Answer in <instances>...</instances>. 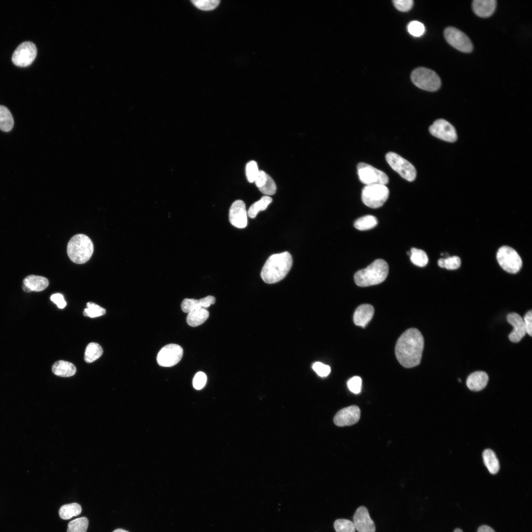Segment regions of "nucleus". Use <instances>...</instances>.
I'll return each instance as SVG.
<instances>
[{
	"label": "nucleus",
	"instance_id": "f257e3e1",
	"mask_svg": "<svg viewBox=\"0 0 532 532\" xmlns=\"http://www.w3.org/2000/svg\"><path fill=\"white\" fill-rule=\"evenodd\" d=\"M424 337L417 329L405 331L398 339L395 354L398 361L404 367L411 368L420 364L424 348Z\"/></svg>",
	"mask_w": 532,
	"mask_h": 532
},
{
	"label": "nucleus",
	"instance_id": "f03ea898",
	"mask_svg": "<svg viewBox=\"0 0 532 532\" xmlns=\"http://www.w3.org/2000/svg\"><path fill=\"white\" fill-rule=\"evenodd\" d=\"M292 263V256L288 252L273 254L268 258L263 267L261 277L266 283L278 282L288 274Z\"/></svg>",
	"mask_w": 532,
	"mask_h": 532
},
{
	"label": "nucleus",
	"instance_id": "7ed1b4c3",
	"mask_svg": "<svg viewBox=\"0 0 532 532\" xmlns=\"http://www.w3.org/2000/svg\"><path fill=\"white\" fill-rule=\"evenodd\" d=\"M389 272V266L384 260L377 259L366 268L358 271L354 275L356 284L360 287H367L383 282Z\"/></svg>",
	"mask_w": 532,
	"mask_h": 532
},
{
	"label": "nucleus",
	"instance_id": "20e7f679",
	"mask_svg": "<svg viewBox=\"0 0 532 532\" xmlns=\"http://www.w3.org/2000/svg\"><path fill=\"white\" fill-rule=\"evenodd\" d=\"M94 251V245L91 239L84 234L73 236L68 242L67 253L73 263L82 264L87 262Z\"/></svg>",
	"mask_w": 532,
	"mask_h": 532
},
{
	"label": "nucleus",
	"instance_id": "39448f33",
	"mask_svg": "<svg viewBox=\"0 0 532 532\" xmlns=\"http://www.w3.org/2000/svg\"><path fill=\"white\" fill-rule=\"evenodd\" d=\"M411 79L415 85L427 91H436L441 86L438 75L434 71L423 67L415 69L411 73Z\"/></svg>",
	"mask_w": 532,
	"mask_h": 532
},
{
	"label": "nucleus",
	"instance_id": "423d86ee",
	"mask_svg": "<svg viewBox=\"0 0 532 532\" xmlns=\"http://www.w3.org/2000/svg\"><path fill=\"white\" fill-rule=\"evenodd\" d=\"M389 195V190L385 185H366L362 190V200L367 206L377 208L383 205Z\"/></svg>",
	"mask_w": 532,
	"mask_h": 532
},
{
	"label": "nucleus",
	"instance_id": "0eeeda50",
	"mask_svg": "<svg viewBox=\"0 0 532 532\" xmlns=\"http://www.w3.org/2000/svg\"><path fill=\"white\" fill-rule=\"evenodd\" d=\"M497 259L499 266L509 273H517L522 266V261L519 255L513 248L508 246H503L499 248Z\"/></svg>",
	"mask_w": 532,
	"mask_h": 532
},
{
	"label": "nucleus",
	"instance_id": "6e6552de",
	"mask_svg": "<svg viewBox=\"0 0 532 532\" xmlns=\"http://www.w3.org/2000/svg\"><path fill=\"white\" fill-rule=\"evenodd\" d=\"M386 160L390 166L404 179L411 182L415 180L416 170L414 166L397 153L389 152Z\"/></svg>",
	"mask_w": 532,
	"mask_h": 532
},
{
	"label": "nucleus",
	"instance_id": "1a4fd4ad",
	"mask_svg": "<svg viewBox=\"0 0 532 532\" xmlns=\"http://www.w3.org/2000/svg\"><path fill=\"white\" fill-rule=\"evenodd\" d=\"M357 168L360 180L366 185H386L389 182V177L385 172L369 164L360 163Z\"/></svg>",
	"mask_w": 532,
	"mask_h": 532
},
{
	"label": "nucleus",
	"instance_id": "9d476101",
	"mask_svg": "<svg viewBox=\"0 0 532 532\" xmlns=\"http://www.w3.org/2000/svg\"><path fill=\"white\" fill-rule=\"evenodd\" d=\"M37 49L34 43L26 41L20 43L14 51L12 61L17 66L25 67L30 65L35 59Z\"/></svg>",
	"mask_w": 532,
	"mask_h": 532
},
{
	"label": "nucleus",
	"instance_id": "9b49d317",
	"mask_svg": "<svg viewBox=\"0 0 532 532\" xmlns=\"http://www.w3.org/2000/svg\"><path fill=\"white\" fill-rule=\"evenodd\" d=\"M446 41L455 49L464 53H470L473 49L472 42L468 37L460 30L448 27L444 31Z\"/></svg>",
	"mask_w": 532,
	"mask_h": 532
},
{
	"label": "nucleus",
	"instance_id": "f8f14e48",
	"mask_svg": "<svg viewBox=\"0 0 532 532\" xmlns=\"http://www.w3.org/2000/svg\"><path fill=\"white\" fill-rule=\"evenodd\" d=\"M183 353V349L180 345L169 344L159 351L157 356V361L160 366H172L181 360Z\"/></svg>",
	"mask_w": 532,
	"mask_h": 532
},
{
	"label": "nucleus",
	"instance_id": "ddd939ff",
	"mask_svg": "<svg viewBox=\"0 0 532 532\" xmlns=\"http://www.w3.org/2000/svg\"><path fill=\"white\" fill-rule=\"evenodd\" d=\"M429 131L434 136L448 142H454L457 139L455 128L445 120L435 121L430 127Z\"/></svg>",
	"mask_w": 532,
	"mask_h": 532
},
{
	"label": "nucleus",
	"instance_id": "4468645a",
	"mask_svg": "<svg viewBox=\"0 0 532 532\" xmlns=\"http://www.w3.org/2000/svg\"><path fill=\"white\" fill-rule=\"evenodd\" d=\"M229 221L236 228L242 229L246 227L247 213L243 201L238 200L232 203L229 210Z\"/></svg>",
	"mask_w": 532,
	"mask_h": 532
},
{
	"label": "nucleus",
	"instance_id": "2eb2a0df",
	"mask_svg": "<svg viewBox=\"0 0 532 532\" xmlns=\"http://www.w3.org/2000/svg\"><path fill=\"white\" fill-rule=\"evenodd\" d=\"M360 414L361 411L358 406H349L338 411L333 418V422L339 427L351 426L359 421Z\"/></svg>",
	"mask_w": 532,
	"mask_h": 532
},
{
	"label": "nucleus",
	"instance_id": "dca6fc26",
	"mask_svg": "<svg viewBox=\"0 0 532 532\" xmlns=\"http://www.w3.org/2000/svg\"><path fill=\"white\" fill-rule=\"evenodd\" d=\"M353 523L358 532H375V527L370 518L367 509L361 506L356 510L353 517Z\"/></svg>",
	"mask_w": 532,
	"mask_h": 532
},
{
	"label": "nucleus",
	"instance_id": "f3484780",
	"mask_svg": "<svg viewBox=\"0 0 532 532\" xmlns=\"http://www.w3.org/2000/svg\"><path fill=\"white\" fill-rule=\"evenodd\" d=\"M507 320L514 327L513 330L509 334V340L515 343L519 342L526 334L523 319L518 313L512 312L507 315Z\"/></svg>",
	"mask_w": 532,
	"mask_h": 532
},
{
	"label": "nucleus",
	"instance_id": "a211bd4d",
	"mask_svg": "<svg viewBox=\"0 0 532 532\" xmlns=\"http://www.w3.org/2000/svg\"><path fill=\"white\" fill-rule=\"evenodd\" d=\"M374 314V308L369 304L360 305L356 309L353 321L357 326L365 328L372 319Z\"/></svg>",
	"mask_w": 532,
	"mask_h": 532
},
{
	"label": "nucleus",
	"instance_id": "6ab92c4d",
	"mask_svg": "<svg viewBox=\"0 0 532 532\" xmlns=\"http://www.w3.org/2000/svg\"><path fill=\"white\" fill-rule=\"evenodd\" d=\"M48 279L43 276L30 275L23 280V290L26 292H39L44 290L48 286Z\"/></svg>",
	"mask_w": 532,
	"mask_h": 532
},
{
	"label": "nucleus",
	"instance_id": "aec40b11",
	"mask_svg": "<svg viewBox=\"0 0 532 532\" xmlns=\"http://www.w3.org/2000/svg\"><path fill=\"white\" fill-rule=\"evenodd\" d=\"M254 182L259 190L266 196L272 195L276 192V186L274 180L263 170H260Z\"/></svg>",
	"mask_w": 532,
	"mask_h": 532
},
{
	"label": "nucleus",
	"instance_id": "412c9836",
	"mask_svg": "<svg viewBox=\"0 0 532 532\" xmlns=\"http://www.w3.org/2000/svg\"><path fill=\"white\" fill-rule=\"evenodd\" d=\"M215 298L212 296H208L200 299H185L181 303V309L184 312L189 313L194 309L208 307L215 303Z\"/></svg>",
	"mask_w": 532,
	"mask_h": 532
},
{
	"label": "nucleus",
	"instance_id": "4be33fe9",
	"mask_svg": "<svg viewBox=\"0 0 532 532\" xmlns=\"http://www.w3.org/2000/svg\"><path fill=\"white\" fill-rule=\"evenodd\" d=\"M497 4L495 0H474L472 7L473 12L482 18H487L494 13Z\"/></svg>",
	"mask_w": 532,
	"mask_h": 532
},
{
	"label": "nucleus",
	"instance_id": "5701e85b",
	"mask_svg": "<svg viewBox=\"0 0 532 532\" xmlns=\"http://www.w3.org/2000/svg\"><path fill=\"white\" fill-rule=\"evenodd\" d=\"M489 380L488 374L484 371H477L470 374L466 380V386L471 391H479L483 389Z\"/></svg>",
	"mask_w": 532,
	"mask_h": 532
},
{
	"label": "nucleus",
	"instance_id": "b1692460",
	"mask_svg": "<svg viewBox=\"0 0 532 532\" xmlns=\"http://www.w3.org/2000/svg\"><path fill=\"white\" fill-rule=\"evenodd\" d=\"M52 372L56 375L61 377H70L76 373L75 366L68 362L63 360L55 362L52 367Z\"/></svg>",
	"mask_w": 532,
	"mask_h": 532
},
{
	"label": "nucleus",
	"instance_id": "393cba45",
	"mask_svg": "<svg viewBox=\"0 0 532 532\" xmlns=\"http://www.w3.org/2000/svg\"><path fill=\"white\" fill-rule=\"evenodd\" d=\"M209 315V312L204 308L194 309L188 313L186 321L190 326H198L207 319Z\"/></svg>",
	"mask_w": 532,
	"mask_h": 532
},
{
	"label": "nucleus",
	"instance_id": "a878e982",
	"mask_svg": "<svg viewBox=\"0 0 532 532\" xmlns=\"http://www.w3.org/2000/svg\"><path fill=\"white\" fill-rule=\"evenodd\" d=\"M484 463L491 474L497 473L499 469V460L495 452L487 449L482 454Z\"/></svg>",
	"mask_w": 532,
	"mask_h": 532
},
{
	"label": "nucleus",
	"instance_id": "bb28decb",
	"mask_svg": "<svg viewBox=\"0 0 532 532\" xmlns=\"http://www.w3.org/2000/svg\"><path fill=\"white\" fill-rule=\"evenodd\" d=\"M14 126V120L9 110L0 105V130L5 132L10 131Z\"/></svg>",
	"mask_w": 532,
	"mask_h": 532
},
{
	"label": "nucleus",
	"instance_id": "cd10ccee",
	"mask_svg": "<svg viewBox=\"0 0 532 532\" xmlns=\"http://www.w3.org/2000/svg\"><path fill=\"white\" fill-rule=\"evenodd\" d=\"M81 511L82 508L80 504L77 503H71L62 506L59 509V514L61 519L68 520L74 516L79 515Z\"/></svg>",
	"mask_w": 532,
	"mask_h": 532
},
{
	"label": "nucleus",
	"instance_id": "c85d7f7f",
	"mask_svg": "<svg viewBox=\"0 0 532 532\" xmlns=\"http://www.w3.org/2000/svg\"><path fill=\"white\" fill-rule=\"evenodd\" d=\"M103 350L101 346L97 343H90L86 347L84 360L86 363H90L99 359L102 354Z\"/></svg>",
	"mask_w": 532,
	"mask_h": 532
},
{
	"label": "nucleus",
	"instance_id": "c756f323",
	"mask_svg": "<svg viewBox=\"0 0 532 532\" xmlns=\"http://www.w3.org/2000/svg\"><path fill=\"white\" fill-rule=\"evenodd\" d=\"M272 199L268 196H263L260 200L252 204L249 207L247 214L251 218H254L259 211L265 210L272 201Z\"/></svg>",
	"mask_w": 532,
	"mask_h": 532
},
{
	"label": "nucleus",
	"instance_id": "7c9ffc66",
	"mask_svg": "<svg viewBox=\"0 0 532 532\" xmlns=\"http://www.w3.org/2000/svg\"><path fill=\"white\" fill-rule=\"evenodd\" d=\"M378 224L377 218L372 215H366L357 220L354 223V227L360 231H366L374 228Z\"/></svg>",
	"mask_w": 532,
	"mask_h": 532
},
{
	"label": "nucleus",
	"instance_id": "2f4dec72",
	"mask_svg": "<svg viewBox=\"0 0 532 532\" xmlns=\"http://www.w3.org/2000/svg\"><path fill=\"white\" fill-rule=\"evenodd\" d=\"M410 260L415 265L423 267L427 265L428 263V257L426 252L416 248H412L410 250Z\"/></svg>",
	"mask_w": 532,
	"mask_h": 532
},
{
	"label": "nucleus",
	"instance_id": "473e14b6",
	"mask_svg": "<svg viewBox=\"0 0 532 532\" xmlns=\"http://www.w3.org/2000/svg\"><path fill=\"white\" fill-rule=\"evenodd\" d=\"M88 524V520L85 517L74 519L68 523L67 532H86Z\"/></svg>",
	"mask_w": 532,
	"mask_h": 532
},
{
	"label": "nucleus",
	"instance_id": "72a5a7b5",
	"mask_svg": "<svg viewBox=\"0 0 532 532\" xmlns=\"http://www.w3.org/2000/svg\"><path fill=\"white\" fill-rule=\"evenodd\" d=\"M87 307L84 309L83 314L90 318H95L105 314L106 310L95 303L89 302L87 303Z\"/></svg>",
	"mask_w": 532,
	"mask_h": 532
},
{
	"label": "nucleus",
	"instance_id": "f704fd0d",
	"mask_svg": "<svg viewBox=\"0 0 532 532\" xmlns=\"http://www.w3.org/2000/svg\"><path fill=\"white\" fill-rule=\"evenodd\" d=\"M334 528L336 532H355L356 528L353 522L345 519L335 521Z\"/></svg>",
	"mask_w": 532,
	"mask_h": 532
},
{
	"label": "nucleus",
	"instance_id": "c9c22d12",
	"mask_svg": "<svg viewBox=\"0 0 532 532\" xmlns=\"http://www.w3.org/2000/svg\"><path fill=\"white\" fill-rule=\"evenodd\" d=\"M258 165L256 162L250 161L246 165V175L248 181L252 183L255 181L259 174Z\"/></svg>",
	"mask_w": 532,
	"mask_h": 532
},
{
	"label": "nucleus",
	"instance_id": "e433bc0d",
	"mask_svg": "<svg viewBox=\"0 0 532 532\" xmlns=\"http://www.w3.org/2000/svg\"><path fill=\"white\" fill-rule=\"evenodd\" d=\"M191 1L197 8L203 10L213 9L220 2L219 0H194Z\"/></svg>",
	"mask_w": 532,
	"mask_h": 532
},
{
	"label": "nucleus",
	"instance_id": "4c0bfd02",
	"mask_svg": "<svg viewBox=\"0 0 532 532\" xmlns=\"http://www.w3.org/2000/svg\"><path fill=\"white\" fill-rule=\"evenodd\" d=\"M408 32L414 36H420L425 32V28L424 25L417 21L410 22L407 26Z\"/></svg>",
	"mask_w": 532,
	"mask_h": 532
},
{
	"label": "nucleus",
	"instance_id": "58836bf2",
	"mask_svg": "<svg viewBox=\"0 0 532 532\" xmlns=\"http://www.w3.org/2000/svg\"><path fill=\"white\" fill-rule=\"evenodd\" d=\"M362 381L359 376H354L347 381V386L349 390L352 393L357 394L361 392L362 390Z\"/></svg>",
	"mask_w": 532,
	"mask_h": 532
},
{
	"label": "nucleus",
	"instance_id": "ea45409f",
	"mask_svg": "<svg viewBox=\"0 0 532 532\" xmlns=\"http://www.w3.org/2000/svg\"><path fill=\"white\" fill-rule=\"evenodd\" d=\"M206 381L207 377L205 374L201 371L198 372L193 378V387L197 390H200L205 386Z\"/></svg>",
	"mask_w": 532,
	"mask_h": 532
},
{
	"label": "nucleus",
	"instance_id": "a19ab883",
	"mask_svg": "<svg viewBox=\"0 0 532 532\" xmlns=\"http://www.w3.org/2000/svg\"><path fill=\"white\" fill-rule=\"evenodd\" d=\"M312 368L321 377H326L331 372L330 367L321 362L314 363L312 365Z\"/></svg>",
	"mask_w": 532,
	"mask_h": 532
},
{
	"label": "nucleus",
	"instance_id": "79ce46f5",
	"mask_svg": "<svg viewBox=\"0 0 532 532\" xmlns=\"http://www.w3.org/2000/svg\"><path fill=\"white\" fill-rule=\"evenodd\" d=\"M444 263V268L449 270H454L461 266V260L458 256H454L445 258Z\"/></svg>",
	"mask_w": 532,
	"mask_h": 532
},
{
	"label": "nucleus",
	"instance_id": "37998d69",
	"mask_svg": "<svg viewBox=\"0 0 532 532\" xmlns=\"http://www.w3.org/2000/svg\"><path fill=\"white\" fill-rule=\"evenodd\" d=\"M393 2L397 9L403 12L409 11L413 4L412 0H394Z\"/></svg>",
	"mask_w": 532,
	"mask_h": 532
},
{
	"label": "nucleus",
	"instance_id": "c03bdc74",
	"mask_svg": "<svg viewBox=\"0 0 532 532\" xmlns=\"http://www.w3.org/2000/svg\"><path fill=\"white\" fill-rule=\"evenodd\" d=\"M526 333L530 336L532 335V311H528L525 315L523 319Z\"/></svg>",
	"mask_w": 532,
	"mask_h": 532
},
{
	"label": "nucleus",
	"instance_id": "a18cd8bd",
	"mask_svg": "<svg viewBox=\"0 0 532 532\" xmlns=\"http://www.w3.org/2000/svg\"><path fill=\"white\" fill-rule=\"evenodd\" d=\"M50 299L54 303H55L60 309L64 308L66 305V302L65 300L64 296L60 294L57 293L52 295L51 296Z\"/></svg>",
	"mask_w": 532,
	"mask_h": 532
},
{
	"label": "nucleus",
	"instance_id": "49530a36",
	"mask_svg": "<svg viewBox=\"0 0 532 532\" xmlns=\"http://www.w3.org/2000/svg\"><path fill=\"white\" fill-rule=\"evenodd\" d=\"M477 532H495V531L488 526L482 525L478 528Z\"/></svg>",
	"mask_w": 532,
	"mask_h": 532
},
{
	"label": "nucleus",
	"instance_id": "de8ad7c7",
	"mask_svg": "<svg viewBox=\"0 0 532 532\" xmlns=\"http://www.w3.org/2000/svg\"><path fill=\"white\" fill-rule=\"evenodd\" d=\"M444 261L445 259L444 258H441L438 260L437 264L439 266L442 268H444Z\"/></svg>",
	"mask_w": 532,
	"mask_h": 532
},
{
	"label": "nucleus",
	"instance_id": "09e8293b",
	"mask_svg": "<svg viewBox=\"0 0 532 532\" xmlns=\"http://www.w3.org/2000/svg\"><path fill=\"white\" fill-rule=\"evenodd\" d=\"M113 532H129L125 530L122 529H118L114 530Z\"/></svg>",
	"mask_w": 532,
	"mask_h": 532
},
{
	"label": "nucleus",
	"instance_id": "8fccbe9b",
	"mask_svg": "<svg viewBox=\"0 0 532 532\" xmlns=\"http://www.w3.org/2000/svg\"><path fill=\"white\" fill-rule=\"evenodd\" d=\"M454 532H463V531L460 529L457 528L454 530Z\"/></svg>",
	"mask_w": 532,
	"mask_h": 532
}]
</instances>
